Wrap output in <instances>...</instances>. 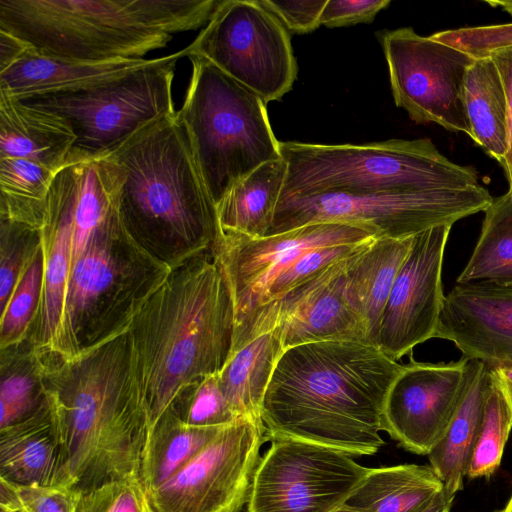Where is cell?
Masks as SVG:
<instances>
[{"label": "cell", "mask_w": 512, "mask_h": 512, "mask_svg": "<svg viewBox=\"0 0 512 512\" xmlns=\"http://www.w3.org/2000/svg\"><path fill=\"white\" fill-rule=\"evenodd\" d=\"M40 357L59 446L54 485L83 494L139 476L149 423L129 332L75 358Z\"/></svg>", "instance_id": "1"}, {"label": "cell", "mask_w": 512, "mask_h": 512, "mask_svg": "<svg viewBox=\"0 0 512 512\" xmlns=\"http://www.w3.org/2000/svg\"><path fill=\"white\" fill-rule=\"evenodd\" d=\"M403 367L361 341L285 349L261 405L268 440L308 442L352 457L377 453L384 445V402Z\"/></svg>", "instance_id": "2"}, {"label": "cell", "mask_w": 512, "mask_h": 512, "mask_svg": "<svg viewBox=\"0 0 512 512\" xmlns=\"http://www.w3.org/2000/svg\"><path fill=\"white\" fill-rule=\"evenodd\" d=\"M128 332L149 431L185 388L219 373L230 355L234 305L212 251L172 268Z\"/></svg>", "instance_id": "3"}, {"label": "cell", "mask_w": 512, "mask_h": 512, "mask_svg": "<svg viewBox=\"0 0 512 512\" xmlns=\"http://www.w3.org/2000/svg\"><path fill=\"white\" fill-rule=\"evenodd\" d=\"M110 157L122 175V222L140 246L171 269L211 250L219 231L216 205L177 112Z\"/></svg>", "instance_id": "4"}, {"label": "cell", "mask_w": 512, "mask_h": 512, "mask_svg": "<svg viewBox=\"0 0 512 512\" xmlns=\"http://www.w3.org/2000/svg\"><path fill=\"white\" fill-rule=\"evenodd\" d=\"M221 0H0V30L36 53L77 61L144 59L208 23Z\"/></svg>", "instance_id": "5"}, {"label": "cell", "mask_w": 512, "mask_h": 512, "mask_svg": "<svg viewBox=\"0 0 512 512\" xmlns=\"http://www.w3.org/2000/svg\"><path fill=\"white\" fill-rule=\"evenodd\" d=\"M170 271L129 234L117 205L71 267L59 356L75 358L128 331Z\"/></svg>", "instance_id": "6"}, {"label": "cell", "mask_w": 512, "mask_h": 512, "mask_svg": "<svg viewBox=\"0 0 512 512\" xmlns=\"http://www.w3.org/2000/svg\"><path fill=\"white\" fill-rule=\"evenodd\" d=\"M287 174L280 198L325 192L402 193L478 186L479 175L428 138L361 145L279 141Z\"/></svg>", "instance_id": "7"}, {"label": "cell", "mask_w": 512, "mask_h": 512, "mask_svg": "<svg viewBox=\"0 0 512 512\" xmlns=\"http://www.w3.org/2000/svg\"><path fill=\"white\" fill-rule=\"evenodd\" d=\"M192 75L177 111L215 205L242 178L281 158L266 102L213 63L190 56Z\"/></svg>", "instance_id": "8"}, {"label": "cell", "mask_w": 512, "mask_h": 512, "mask_svg": "<svg viewBox=\"0 0 512 512\" xmlns=\"http://www.w3.org/2000/svg\"><path fill=\"white\" fill-rule=\"evenodd\" d=\"M185 50L76 89L26 98L24 104L60 117L75 142L67 163L112 155L148 126L174 115L172 83Z\"/></svg>", "instance_id": "9"}, {"label": "cell", "mask_w": 512, "mask_h": 512, "mask_svg": "<svg viewBox=\"0 0 512 512\" xmlns=\"http://www.w3.org/2000/svg\"><path fill=\"white\" fill-rule=\"evenodd\" d=\"M493 197L481 184L467 188L402 193H346L290 196L278 200L268 235L311 223L344 222L389 238L414 237L484 212ZM267 235V236H268Z\"/></svg>", "instance_id": "10"}, {"label": "cell", "mask_w": 512, "mask_h": 512, "mask_svg": "<svg viewBox=\"0 0 512 512\" xmlns=\"http://www.w3.org/2000/svg\"><path fill=\"white\" fill-rule=\"evenodd\" d=\"M263 100H280L297 75L290 35L259 0H221L205 28L184 48Z\"/></svg>", "instance_id": "11"}, {"label": "cell", "mask_w": 512, "mask_h": 512, "mask_svg": "<svg viewBox=\"0 0 512 512\" xmlns=\"http://www.w3.org/2000/svg\"><path fill=\"white\" fill-rule=\"evenodd\" d=\"M266 441L261 418H237L174 475L146 491L151 511L241 512Z\"/></svg>", "instance_id": "12"}, {"label": "cell", "mask_w": 512, "mask_h": 512, "mask_svg": "<svg viewBox=\"0 0 512 512\" xmlns=\"http://www.w3.org/2000/svg\"><path fill=\"white\" fill-rule=\"evenodd\" d=\"M379 40L396 106L416 123H436L471 138L464 85L475 58L411 27L383 31Z\"/></svg>", "instance_id": "13"}, {"label": "cell", "mask_w": 512, "mask_h": 512, "mask_svg": "<svg viewBox=\"0 0 512 512\" xmlns=\"http://www.w3.org/2000/svg\"><path fill=\"white\" fill-rule=\"evenodd\" d=\"M368 470L332 448L272 440L256 469L247 512H332L347 502Z\"/></svg>", "instance_id": "14"}, {"label": "cell", "mask_w": 512, "mask_h": 512, "mask_svg": "<svg viewBox=\"0 0 512 512\" xmlns=\"http://www.w3.org/2000/svg\"><path fill=\"white\" fill-rule=\"evenodd\" d=\"M378 237L368 227L344 222L311 223L261 238L219 230L211 251L233 300V340L264 304L273 281L303 254L318 247L360 244Z\"/></svg>", "instance_id": "15"}, {"label": "cell", "mask_w": 512, "mask_h": 512, "mask_svg": "<svg viewBox=\"0 0 512 512\" xmlns=\"http://www.w3.org/2000/svg\"><path fill=\"white\" fill-rule=\"evenodd\" d=\"M350 256L334 262L279 300L259 308L233 340L231 352L272 329L278 331L284 349L327 340L370 343L347 293Z\"/></svg>", "instance_id": "16"}, {"label": "cell", "mask_w": 512, "mask_h": 512, "mask_svg": "<svg viewBox=\"0 0 512 512\" xmlns=\"http://www.w3.org/2000/svg\"><path fill=\"white\" fill-rule=\"evenodd\" d=\"M470 362L422 363L412 357L391 385L383 431L405 450L428 455L444 436L467 388Z\"/></svg>", "instance_id": "17"}, {"label": "cell", "mask_w": 512, "mask_h": 512, "mask_svg": "<svg viewBox=\"0 0 512 512\" xmlns=\"http://www.w3.org/2000/svg\"><path fill=\"white\" fill-rule=\"evenodd\" d=\"M451 228L440 225L416 235L396 276L376 344L396 361L435 338L445 298L442 266Z\"/></svg>", "instance_id": "18"}, {"label": "cell", "mask_w": 512, "mask_h": 512, "mask_svg": "<svg viewBox=\"0 0 512 512\" xmlns=\"http://www.w3.org/2000/svg\"><path fill=\"white\" fill-rule=\"evenodd\" d=\"M435 338L451 341L467 360L512 367V286L457 284L445 295Z\"/></svg>", "instance_id": "19"}, {"label": "cell", "mask_w": 512, "mask_h": 512, "mask_svg": "<svg viewBox=\"0 0 512 512\" xmlns=\"http://www.w3.org/2000/svg\"><path fill=\"white\" fill-rule=\"evenodd\" d=\"M40 233L44 259L42 297L29 338L40 354L59 355L71 271L72 218L67 194L56 175L49 189Z\"/></svg>", "instance_id": "20"}, {"label": "cell", "mask_w": 512, "mask_h": 512, "mask_svg": "<svg viewBox=\"0 0 512 512\" xmlns=\"http://www.w3.org/2000/svg\"><path fill=\"white\" fill-rule=\"evenodd\" d=\"M75 142L60 117L0 91V159H25L58 172Z\"/></svg>", "instance_id": "21"}, {"label": "cell", "mask_w": 512, "mask_h": 512, "mask_svg": "<svg viewBox=\"0 0 512 512\" xmlns=\"http://www.w3.org/2000/svg\"><path fill=\"white\" fill-rule=\"evenodd\" d=\"M414 237H378L348 258V297L363 323L368 341L374 345L381 315Z\"/></svg>", "instance_id": "22"}, {"label": "cell", "mask_w": 512, "mask_h": 512, "mask_svg": "<svg viewBox=\"0 0 512 512\" xmlns=\"http://www.w3.org/2000/svg\"><path fill=\"white\" fill-rule=\"evenodd\" d=\"M149 59L87 62L45 56L28 48L0 71V91L23 100L68 91L126 73Z\"/></svg>", "instance_id": "23"}, {"label": "cell", "mask_w": 512, "mask_h": 512, "mask_svg": "<svg viewBox=\"0 0 512 512\" xmlns=\"http://www.w3.org/2000/svg\"><path fill=\"white\" fill-rule=\"evenodd\" d=\"M469 362V380L464 396L444 436L427 455L430 467L444 489L453 495L463 489L491 384L489 368L477 360Z\"/></svg>", "instance_id": "24"}, {"label": "cell", "mask_w": 512, "mask_h": 512, "mask_svg": "<svg viewBox=\"0 0 512 512\" xmlns=\"http://www.w3.org/2000/svg\"><path fill=\"white\" fill-rule=\"evenodd\" d=\"M58 462V440L48 404L30 418L0 429L1 479L54 485Z\"/></svg>", "instance_id": "25"}, {"label": "cell", "mask_w": 512, "mask_h": 512, "mask_svg": "<svg viewBox=\"0 0 512 512\" xmlns=\"http://www.w3.org/2000/svg\"><path fill=\"white\" fill-rule=\"evenodd\" d=\"M286 174L287 163L280 158L238 181L216 205L219 230L252 238L267 236Z\"/></svg>", "instance_id": "26"}, {"label": "cell", "mask_w": 512, "mask_h": 512, "mask_svg": "<svg viewBox=\"0 0 512 512\" xmlns=\"http://www.w3.org/2000/svg\"><path fill=\"white\" fill-rule=\"evenodd\" d=\"M284 350L278 331L272 329L230 353L219 372V387L238 417L261 418L267 386Z\"/></svg>", "instance_id": "27"}, {"label": "cell", "mask_w": 512, "mask_h": 512, "mask_svg": "<svg viewBox=\"0 0 512 512\" xmlns=\"http://www.w3.org/2000/svg\"><path fill=\"white\" fill-rule=\"evenodd\" d=\"M444 488L430 466L369 468L347 504L362 512H419Z\"/></svg>", "instance_id": "28"}, {"label": "cell", "mask_w": 512, "mask_h": 512, "mask_svg": "<svg viewBox=\"0 0 512 512\" xmlns=\"http://www.w3.org/2000/svg\"><path fill=\"white\" fill-rule=\"evenodd\" d=\"M464 101L471 139L504 169L509 152L508 106L498 70L489 56L475 59L468 69Z\"/></svg>", "instance_id": "29"}, {"label": "cell", "mask_w": 512, "mask_h": 512, "mask_svg": "<svg viewBox=\"0 0 512 512\" xmlns=\"http://www.w3.org/2000/svg\"><path fill=\"white\" fill-rule=\"evenodd\" d=\"M223 427L188 425L168 408L148 431L143 448L139 477L145 490L156 488L174 475Z\"/></svg>", "instance_id": "30"}, {"label": "cell", "mask_w": 512, "mask_h": 512, "mask_svg": "<svg viewBox=\"0 0 512 512\" xmlns=\"http://www.w3.org/2000/svg\"><path fill=\"white\" fill-rule=\"evenodd\" d=\"M0 354V429L26 420L43 409L47 397L43 364L30 338Z\"/></svg>", "instance_id": "31"}, {"label": "cell", "mask_w": 512, "mask_h": 512, "mask_svg": "<svg viewBox=\"0 0 512 512\" xmlns=\"http://www.w3.org/2000/svg\"><path fill=\"white\" fill-rule=\"evenodd\" d=\"M512 286V195L493 198L484 211L481 232L456 283Z\"/></svg>", "instance_id": "32"}, {"label": "cell", "mask_w": 512, "mask_h": 512, "mask_svg": "<svg viewBox=\"0 0 512 512\" xmlns=\"http://www.w3.org/2000/svg\"><path fill=\"white\" fill-rule=\"evenodd\" d=\"M57 172L25 159H0V219L41 230Z\"/></svg>", "instance_id": "33"}, {"label": "cell", "mask_w": 512, "mask_h": 512, "mask_svg": "<svg viewBox=\"0 0 512 512\" xmlns=\"http://www.w3.org/2000/svg\"><path fill=\"white\" fill-rule=\"evenodd\" d=\"M43 272L44 259L40 246L9 301L0 311V349L30 337L40 308Z\"/></svg>", "instance_id": "34"}, {"label": "cell", "mask_w": 512, "mask_h": 512, "mask_svg": "<svg viewBox=\"0 0 512 512\" xmlns=\"http://www.w3.org/2000/svg\"><path fill=\"white\" fill-rule=\"evenodd\" d=\"M512 429V415L491 379L483 419L466 476L489 478L499 468Z\"/></svg>", "instance_id": "35"}, {"label": "cell", "mask_w": 512, "mask_h": 512, "mask_svg": "<svg viewBox=\"0 0 512 512\" xmlns=\"http://www.w3.org/2000/svg\"><path fill=\"white\" fill-rule=\"evenodd\" d=\"M41 246L40 230L0 219V311Z\"/></svg>", "instance_id": "36"}, {"label": "cell", "mask_w": 512, "mask_h": 512, "mask_svg": "<svg viewBox=\"0 0 512 512\" xmlns=\"http://www.w3.org/2000/svg\"><path fill=\"white\" fill-rule=\"evenodd\" d=\"M186 424L196 427L225 426L239 418L219 387V373L185 388L169 407Z\"/></svg>", "instance_id": "37"}, {"label": "cell", "mask_w": 512, "mask_h": 512, "mask_svg": "<svg viewBox=\"0 0 512 512\" xmlns=\"http://www.w3.org/2000/svg\"><path fill=\"white\" fill-rule=\"evenodd\" d=\"M81 494L60 485H22L0 478V512H77Z\"/></svg>", "instance_id": "38"}, {"label": "cell", "mask_w": 512, "mask_h": 512, "mask_svg": "<svg viewBox=\"0 0 512 512\" xmlns=\"http://www.w3.org/2000/svg\"><path fill=\"white\" fill-rule=\"evenodd\" d=\"M371 241L360 244L328 245L306 252L273 281L261 307L279 300L289 291L308 281L326 267L354 254Z\"/></svg>", "instance_id": "39"}, {"label": "cell", "mask_w": 512, "mask_h": 512, "mask_svg": "<svg viewBox=\"0 0 512 512\" xmlns=\"http://www.w3.org/2000/svg\"><path fill=\"white\" fill-rule=\"evenodd\" d=\"M77 512H152L139 476L108 482L81 494Z\"/></svg>", "instance_id": "40"}, {"label": "cell", "mask_w": 512, "mask_h": 512, "mask_svg": "<svg viewBox=\"0 0 512 512\" xmlns=\"http://www.w3.org/2000/svg\"><path fill=\"white\" fill-rule=\"evenodd\" d=\"M431 37L475 59L483 58L494 50L512 46V23L444 30Z\"/></svg>", "instance_id": "41"}, {"label": "cell", "mask_w": 512, "mask_h": 512, "mask_svg": "<svg viewBox=\"0 0 512 512\" xmlns=\"http://www.w3.org/2000/svg\"><path fill=\"white\" fill-rule=\"evenodd\" d=\"M287 29L309 33L320 26V15L327 0L272 1L259 0Z\"/></svg>", "instance_id": "42"}, {"label": "cell", "mask_w": 512, "mask_h": 512, "mask_svg": "<svg viewBox=\"0 0 512 512\" xmlns=\"http://www.w3.org/2000/svg\"><path fill=\"white\" fill-rule=\"evenodd\" d=\"M389 4V0H327L319 24L340 27L368 23Z\"/></svg>", "instance_id": "43"}, {"label": "cell", "mask_w": 512, "mask_h": 512, "mask_svg": "<svg viewBox=\"0 0 512 512\" xmlns=\"http://www.w3.org/2000/svg\"><path fill=\"white\" fill-rule=\"evenodd\" d=\"M488 56L498 70L508 106L509 152L504 168L506 171L512 160V46L494 50Z\"/></svg>", "instance_id": "44"}, {"label": "cell", "mask_w": 512, "mask_h": 512, "mask_svg": "<svg viewBox=\"0 0 512 512\" xmlns=\"http://www.w3.org/2000/svg\"><path fill=\"white\" fill-rule=\"evenodd\" d=\"M27 49L28 46L18 38L6 31L0 30V71L10 66Z\"/></svg>", "instance_id": "45"}, {"label": "cell", "mask_w": 512, "mask_h": 512, "mask_svg": "<svg viewBox=\"0 0 512 512\" xmlns=\"http://www.w3.org/2000/svg\"><path fill=\"white\" fill-rule=\"evenodd\" d=\"M491 379L502 394L512 415V367L489 369Z\"/></svg>", "instance_id": "46"}, {"label": "cell", "mask_w": 512, "mask_h": 512, "mask_svg": "<svg viewBox=\"0 0 512 512\" xmlns=\"http://www.w3.org/2000/svg\"><path fill=\"white\" fill-rule=\"evenodd\" d=\"M455 495L444 488L433 500L419 512H450Z\"/></svg>", "instance_id": "47"}, {"label": "cell", "mask_w": 512, "mask_h": 512, "mask_svg": "<svg viewBox=\"0 0 512 512\" xmlns=\"http://www.w3.org/2000/svg\"><path fill=\"white\" fill-rule=\"evenodd\" d=\"M492 7H500L507 13L512 15V1H485Z\"/></svg>", "instance_id": "48"}, {"label": "cell", "mask_w": 512, "mask_h": 512, "mask_svg": "<svg viewBox=\"0 0 512 512\" xmlns=\"http://www.w3.org/2000/svg\"><path fill=\"white\" fill-rule=\"evenodd\" d=\"M332 512H362L361 510H359L358 508H355L347 503L339 506L338 508H336L335 510H333Z\"/></svg>", "instance_id": "49"}, {"label": "cell", "mask_w": 512, "mask_h": 512, "mask_svg": "<svg viewBox=\"0 0 512 512\" xmlns=\"http://www.w3.org/2000/svg\"><path fill=\"white\" fill-rule=\"evenodd\" d=\"M505 174H506V178H507L508 186H509L508 192L512 195V160H511V163H510L508 169L505 171Z\"/></svg>", "instance_id": "50"}, {"label": "cell", "mask_w": 512, "mask_h": 512, "mask_svg": "<svg viewBox=\"0 0 512 512\" xmlns=\"http://www.w3.org/2000/svg\"><path fill=\"white\" fill-rule=\"evenodd\" d=\"M497 512H512V495L509 498V500L506 503V505L501 510H499Z\"/></svg>", "instance_id": "51"}]
</instances>
